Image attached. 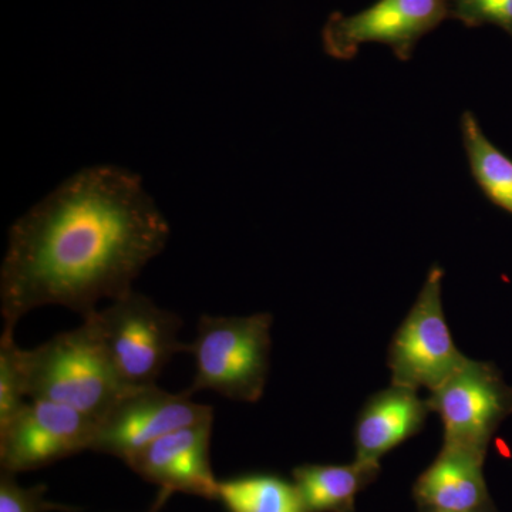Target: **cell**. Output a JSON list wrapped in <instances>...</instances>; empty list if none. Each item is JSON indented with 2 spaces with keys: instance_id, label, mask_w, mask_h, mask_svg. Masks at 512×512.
<instances>
[{
  "instance_id": "obj_7",
  "label": "cell",
  "mask_w": 512,
  "mask_h": 512,
  "mask_svg": "<svg viewBox=\"0 0 512 512\" xmlns=\"http://www.w3.org/2000/svg\"><path fill=\"white\" fill-rule=\"evenodd\" d=\"M446 19L448 0H377L353 15L333 13L323 28V49L333 59L350 60L360 46L379 43L406 62L417 43Z\"/></svg>"
},
{
  "instance_id": "obj_20",
  "label": "cell",
  "mask_w": 512,
  "mask_h": 512,
  "mask_svg": "<svg viewBox=\"0 0 512 512\" xmlns=\"http://www.w3.org/2000/svg\"><path fill=\"white\" fill-rule=\"evenodd\" d=\"M419 512H446V511H430V510H419ZM458 512H498L495 508L494 503L485 505V507L476 508V510L458 511Z\"/></svg>"
},
{
  "instance_id": "obj_10",
  "label": "cell",
  "mask_w": 512,
  "mask_h": 512,
  "mask_svg": "<svg viewBox=\"0 0 512 512\" xmlns=\"http://www.w3.org/2000/svg\"><path fill=\"white\" fill-rule=\"evenodd\" d=\"M212 421L165 434L138 451L127 466L161 490L217 500L220 481L212 473L210 457Z\"/></svg>"
},
{
  "instance_id": "obj_1",
  "label": "cell",
  "mask_w": 512,
  "mask_h": 512,
  "mask_svg": "<svg viewBox=\"0 0 512 512\" xmlns=\"http://www.w3.org/2000/svg\"><path fill=\"white\" fill-rule=\"evenodd\" d=\"M168 238L167 218L133 171L111 164L77 171L9 229L0 269L5 326L47 305L86 318L103 299L133 291Z\"/></svg>"
},
{
  "instance_id": "obj_6",
  "label": "cell",
  "mask_w": 512,
  "mask_h": 512,
  "mask_svg": "<svg viewBox=\"0 0 512 512\" xmlns=\"http://www.w3.org/2000/svg\"><path fill=\"white\" fill-rule=\"evenodd\" d=\"M427 403L443 421V444L487 456L495 430L512 413V387L490 363L468 359Z\"/></svg>"
},
{
  "instance_id": "obj_4",
  "label": "cell",
  "mask_w": 512,
  "mask_h": 512,
  "mask_svg": "<svg viewBox=\"0 0 512 512\" xmlns=\"http://www.w3.org/2000/svg\"><path fill=\"white\" fill-rule=\"evenodd\" d=\"M83 319L92 325L111 365L131 387L156 384L171 359L187 352L188 345L178 339L183 319L138 292H127Z\"/></svg>"
},
{
  "instance_id": "obj_3",
  "label": "cell",
  "mask_w": 512,
  "mask_h": 512,
  "mask_svg": "<svg viewBox=\"0 0 512 512\" xmlns=\"http://www.w3.org/2000/svg\"><path fill=\"white\" fill-rule=\"evenodd\" d=\"M272 315H202L188 345L195 375L185 394L212 390L227 399L256 403L264 394L271 355Z\"/></svg>"
},
{
  "instance_id": "obj_16",
  "label": "cell",
  "mask_w": 512,
  "mask_h": 512,
  "mask_svg": "<svg viewBox=\"0 0 512 512\" xmlns=\"http://www.w3.org/2000/svg\"><path fill=\"white\" fill-rule=\"evenodd\" d=\"M13 332V326H5L0 338V426H5L28 403L20 365L22 348L15 342Z\"/></svg>"
},
{
  "instance_id": "obj_11",
  "label": "cell",
  "mask_w": 512,
  "mask_h": 512,
  "mask_svg": "<svg viewBox=\"0 0 512 512\" xmlns=\"http://www.w3.org/2000/svg\"><path fill=\"white\" fill-rule=\"evenodd\" d=\"M431 413L427 399L406 387L380 390L363 404L355 426V460L380 464L390 451L419 434Z\"/></svg>"
},
{
  "instance_id": "obj_15",
  "label": "cell",
  "mask_w": 512,
  "mask_h": 512,
  "mask_svg": "<svg viewBox=\"0 0 512 512\" xmlns=\"http://www.w3.org/2000/svg\"><path fill=\"white\" fill-rule=\"evenodd\" d=\"M217 500L227 512H305L295 483L275 474H247L220 481Z\"/></svg>"
},
{
  "instance_id": "obj_2",
  "label": "cell",
  "mask_w": 512,
  "mask_h": 512,
  "mask_svg": "<svg viewBox=\"0 0 512 512\" xmlns=\"http://www.w3.org/2000/svg\"><path fill=\"white\" fill-rule=\"evenodd\" d=\"M20 365L29 400L63 404L97 421L134 389L111 365L86 320L35 349H20Z\"/></svg>"
},
{
  "instance_id": "obj_13",
  "label": "cell",
  "mask_w": 512,
  "mask_h": 512,
  "mask_svg": "<svg viewBox=\"0 0 512 512\" xmlns=\"http://www.w3.org/2000/svg\"><path fill=\"white\" fill-rule=\"evenodd\" d=\"M380 464L355 460L350 464H303L293 468L305 512H346L355 508L357 495L375 483Z\"/></svg>"
},
{
  "instance_id": "obj_9",
  "label": "cell",
  "mask_w": 512,
  "mask_h": 512,
  "mask_svg": "<svg viewBox=\"0 0 512 512\" xmlns=\"http://www.w3.org/2000/svg\"><path fill=\"white\" fill-rule=\"evenodd\" d=\"M99 421L63 404L29 400L0 426V466L18 474L90 450Z\"/></svg>"
},
{
  "instance_id": "obj_18",
  "label": "cell",
  "mask_w": 512,
  "mask_h": 512,
  "mask_svg": "<svg viewBox=\"0 0 512 512\" xmlns=\"http://www.w3.org/2000/svg\"><path fill=\"white\" fill-rule=\"evenodd\" d=\"M46 485L22 487L15 474L2 470L0 473V512H74L76 508L50 503L45 498Z\"/></svg>"
},
{
  "instance_id": "obj_14",
  "label": "cell",
  "mask_w": 512,
  "mask_h": 512,
  "mask_svg": "<svg viewBox=\"0 0 512 512\" xmlns=\"http://www.w3.org/2000/svg\"><path fill=\"white\" fill-rule=\"evenodd\" d=\"M461 137L471 174L485 197L512 214V160L485 136L471 111L461 114Z\"/></svg>"
},
{
  "instance_id": "obj_19",
  "label": "cell",
  "mask_w": 512,
  "mask_h": 512,
  "mask_svg": "<svg viewBox=\"0 0 512 512\" xmlns=\"http://www.w3.org/2000/svg\"><path fill=\"white\" fill-rule=\"evenodd\" d=\"M170 491L167 490H160V493H158L157 500L154 501L153 507H151V510L148 512H160L161 508L164 507V504L167 503L168 498L171 497Z\"/></svg>"
},
{
  "instance_id": "obj_12",
  "label": "cell",
  "mask_w": 512,
  "mask_h": 512,
  "mask_svg": "<svg viewBox=\"0 0 512 512\" xmlns=\"http://www.w3.org/2000/svg\"><path fill=\"white\" fill-rule=\"evenodd\" d=\"M485 454L443 444L413 487L419 510L458 512L493 504L484 477Z\"/></svg>"
},
{
  "instance_id": "obj_5",
  "label": "cell",
  "mask_w": 512,
  "mask_h": 512,
  "mask_svg": "<svg viewBox=\"0 0 512 512\" xmlns=\"http://www.w3.org/2000/svg\"><path fill=\"white\" fill-rule=\"evenodd\" d=\"M444 269L433 265L419 296L393 335L387 365L392 384L433 392L466 365L467 356L458 350L444 315Z\"/></svg>"
},
{
  "instance_id": "obj_8",
  "label": "cell",
  "mask_w": 512,
  "mask_h": 512,
  "mask_svg": "<svg viewBox=\"0 0 512 512\" xmlns=\"http://www.w3.org/2000/svg\"><path fill=\"white\" fill-rule=\"evenodd\" d=\"M207 420H214L212 407L184 392H164L157 384L134 387L97 423L90 450L127 463L165 434Z\"/></svg>"
},
{
  "instance_id": "obj_21",
  "label": "cell",
  "mask_w": 512,
  "mask_h": 512,
  "mask_svg": "<svg viewBox=\"0 0 512 512\" xmlns=\"http://www.w3.org/2000/svg\"><path fill=\"white\" fill-rule=\"evenodd\" d=\"M346 512H356V511H355V508H353V510H349V511H346Z\"/></svg>"
},
{
  "instance_id": "obj_17",
  "label": "cell",
  "mask_w": 512,
  "mask_h": 512,
  "mask_svg": "<svg viewBox=\"0 0 512 512\" xmlns=\"http://www.w3.org/2000/svg\"><path fill=\"white\" fill-rule=\"evenodd\" d=\"M448 19L470 28L498 26L512 36V0H448Z\"/></svg>"
}]
</instances>
